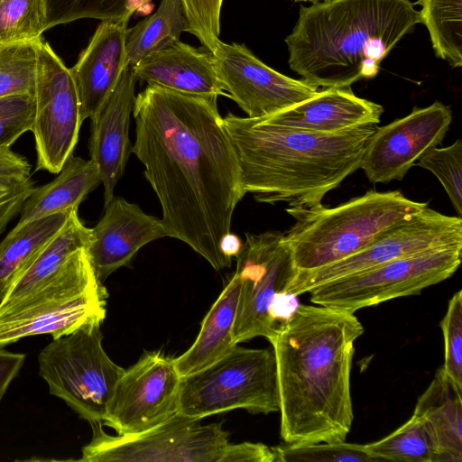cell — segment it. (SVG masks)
<instances>
[{
	"instance_id": "cell-18",
	"label": "cell",
	"mask_w": 462,
	"mask_h": 462,
	"mask_svg": "<svg viewBox=\"0 0 462 462\" xmlns=\"http://www.w3.org/2000/svg\"><path fill=\"white\" fill-rule=\"evenodd\" d=\"M137 79L128 65L119 82L98 113L91 119L88 142L90 160L99 170L104 187V207L114 198L132 152L129 141L130 115L133 112Z\"/></svg>"
},
{
	"instance_id": "cell-42",
	"label": "cell",
	"mask_w": 462,
	"mask_h": 462,
	"mask_svg": "<svg viewBox=\"0 0 462 462\" xmlns=\"http://www.w3.org/2000/svg\"><path fill=\"white\" fill-rule=\"evenodd\" d=\"M24 360V354L9 352L0 347V402Z\"/></svg>"
},
{
	"instance_id": "cell-11",
	"label": "cell",
	"mask_w": 462,
	"mask_h": 462,
	"mask_svg": "<svg viewBox=\"0 0 462 462\" xmlns=\"http://www.w3.org/2000/svg\"><path fill=\"white\" fill-rule=\"evenodd\" d=\"M462 244V219L428 206L377 235L366 246L340 261L296 273L286 289L299 296L323 283L435 248Z\"/></svg>"
},
{
	"instance_id": "cell-4",
	"label": "cell",
	"mask_w": 462,
	"mask_h": 462,
	"mask_svg": "<svg viewBox=\"0 0 462 462\" xmlns=\"http://www.w3.org/2000/svg\"><path fill=\"white\" fill-rule=\"evenodd\" d=\"M420 23L410 0H325L301 6L285 42L288 63L319 89L373 79L380 64Z\"/></svg>"
},
{
	"instance_id": "cell-28",
	"label": "cell",
	"mask_w": 462,
	"mask_h": 462,
	"mask_svg": "<svg viewBox=\"0 0 462 462\" xmlns=\"http://www.w3.org/2000/svg\"><path fill=\"white\" fill-rule=\"evenodd\" d=\"M153 0H43L46 30L79 19L127 22L133 15H148Z\"/></svg>"
},
{
	"instance_id": "cell-40",
	"label": "cell",
	"mask_w": 462,
	"mask_h": 462,
	"mask_svg": "<svg viewBox=\"0 0 462 462\" xmlns=\"http://www.w3.org/2000/svg\"><path fill=\"white\" fill-rule=\"evenodd\" d=\"M31 177V164L10 148L0 149V179L21 180Z\"/></svg>"
},
{
	"instance_id": "cell-34",
	"label": "cell",
	"mask_w": 462,
	"mask_h": 462,
	"mask_svg": "<svg viewBox=\"0 0 462 462\" xmlns=\"http://www.w3.org/2000/svg\"><path fill=\"white\" fill-rule=\"evenodd\" d=\"M433 173L442 184L459 217L462 215V141L447 147H433L415 162Z\"/></svg>"
},
{
	"instance_id": "cell-41",
	"label": "cell",
	"mask_w": 462,
	"mask_h": 462,
	"mask_svg": "<svg viewBox=\"0 0 462 462\" xmlns=\"http://www.w3.org/2000/svg\"><path fill=\"white\" fill-rule=\"evenodd\" d=\"M297 297L286 290L276 294L269 310V318L275 335L297 310L299 306Z\"/></svg>"
},
{
	"instance_id": "cell-37",
	"label": "cell",
	"mask_w": 462,
	"mask_h": 462,
	"mask_svg": "<svg viewBox=\"0 0 462 462\" xmlns=\"http://www.w3.org/2000/svg\"><path fill=\"white\" fill-rule=\"evenodd\" d=\"M224 0H180L187 19V32L211 52L218 42Z\"/></svg>"
},
{
	"instance_id": "cell-9",
	"label": "cell",
	"mask_w": 462,
	"mask_h": 462,
	"mask_svg": "<svg viewBox=\"0 0 462 462\" xmlns=\"http://www.w3.org/2000/svg\"><path fill=\"white\" fill-rule=\"evenodd\" d=\"M462 244L398 258L312 289L316 305L355 313L395 298L420 294L449 278L461 263Z\"/></svg>"
},
{
	"instance_id": "cell-22",
	"label": "cell",
	"mask_w": 462,
	"mask_h": 462,
	"mask_svg": "<svg viewBox=\"0 0 462 462\" xmlns=\"http://www.w3.org/2000/svg\"><path fill=\"white\" fill-rule=\"evenodd\" d=\"M413 415L429 429L439 462L462 461V390L439 367L420 396Z\"/></svg>"
},
{
	"instance_id": "cell-12",
	"label": "cell",
	"mask_w": 462,
	"mask_h": 462,
	"mask_svg": "<svg viewBox=\"0 0 462 462\" xmlns=\"http://www.w3.org/2000/svg\"><path fill=\"white\" fill-rule=\"evenodd\" d=\"M33 134L36 170L59 173L73 155L82 125L70 72L48 42H36Z\"/></svg>"
},
{
	"instance_id": "cell-16",
	"label": "cell",
	"mask_w": 462,
	"mask_h": 462,
	"mask_svg": "<svg viewBox=\"0 0 462 462\" xmlns=\"http://www.w3.org/2000/svg\"><path fill=\"white\" fill-rule=\"evenodd\" d=\"M451 121L450 107L441 102L414 107L408 116L376 128L360 168L373 183L402 180L425 152L442 143Z\"/></svg>"
},
{
	"instance_id": "cell-15",
	"label": "cell",
	"mask_w": 462,
	"mask_h": 462,
	"mask_svg": "<svg viewBox=\"0 0 462 462\" xmlns=\"http://www.w3.org/2000/svg\"><path fill=\"white\" fill-rule=\"evenodd\" d=\"M224 91L247 115H273L314 97L319 88L261 61L245 45L218 42L211 51Z\"/></svg>"
},
{
	"instance_id": "cell-24",
	"label": "cell",
	"mask_w": 462,
	"mask_h": 462,
	"mask_svg": "<svg viewBox=\"0 0 462 462\" xmlns=\"http://www.w3.org/2000/svg\"><path fill=\"white\" fill-rule=\"evenodd\" d=\"M101 183L97 165L71 156L51 182L37 187L24 201L16 226L53 214L78 209L87 195Z\"/></svg>"
},
{
	"instance_id": "cell-14",
	"label": "cell",
	"mask_w": 462,
	"mask_h": 462,
	"mask_svg": "<svg viewBox=\"0 0 462 462\" xmlns=\"http://www.w3.org/2000/svg\"><path fill=\"white\" fill-rule=\"evenodd\" d=\"M180 379L173 358L145 352L117 381L103 423L119 436L161 424L178 412Z\"/></svg>"
},
{
	"instance_id": "cell-30",
	"label": "cell",
	"mask_w": 462,
	"mask_h": 462,
	"mask_svg": "<svg viewBox=\"0 0 462 462\" xmlns=\"http://www.w3.org/2000/svg\"><path fill=\"white\" fill-rule=\"evenodd\" d=\"M365 447L383 461L439 462L434 439L425 423L415 415L385 438Z\"/></svg>"
},
{
	"instance_id": "cell-32",
	"label": "cell",
	"mask_w": 462,
	"mask_h": 462,
	"mask_svg": "<svg viewBox=\"0 0 462 462\" xmlns=\"http://www.w3.org/2000/svg\"><path fill=\"white\" fill-rule=\"evenodd\" d=\"M45 31L43 0H0V44L36 42Z\"/></svg>"
},
{
	"instance_id": "cell-29",
	"label": "cell",
	"mask_w": 462,
	"mask_h": 462,
	"mask_svg": "<svg viewBox=\"0 0 462 462\" xmlns=\"http://www.w3.org/2000/svg\"><path fill=\"white\" fill-rule=\"evenodd\" d=\"M420 23L429 31L437 57L462 66V0H418Z\"/></svg>"
},
{
	"instance_id": "cell-20",
	"label": "cell",
	"mask_w": 462,
	"mask_h": 462,
	"mask_svg": "<svg viewBox=\"0 0 462 462\" xmlns=\"http://www.w3.org/2000/svg\"><path fill=\"white\" fill-rule=\"evenodd\" d=\"M383 113L381 105L357 97L351 87H333L319 89L314 97L262 118L274 125L333 134L377 125Z\"/></svg>"
},
{
	"instance_id": "cell-33",
	"label": "cell",
	"mask_w": 462,
	"mask_h": 462,
	"mask_svg": "<svg viewBox=\"0 0 462 462\" xmlns=\"http://www.w3.org/2000/svg\"><path fill=\"white\" fill-rule=\"evenodd\" d=\"M275 462H378L365 445L344 441L273 447Z\"/></svg>"
},
{
	"instance_id": "cell-5",
	"label": "cell",
	"mask_w": 462,
	"mask_h": 462,
	"mask_svg": "<svg viewBox=\"0 0 462 462\" xmlns=\"http://www.w3.org/2000/svg\"><path fill=\"white\" fill-rule=\"evenodd\" d=\"M428 206L399 190H370L334 208H288L295 223L283 234L296 273L317 270L348 257L382 231Z\"/></svg>"
},
{
	"instance_id": "cell-27",
	"label": "cell",
	"mask_w": 462,
	"mask_h": 462,
	"mask_svg": "<svg viewBox=\"0 0 462 462\" xmlns=\"http://www.w3.org/2000/svg\"><path fill=\"white\" fill-rule=\"evenodd\" d=\"M188 23L180 0H162L152 15L127 28L125 48L128 64L135 66L148 55L180 40Z\"/></svg>"
},
{
	"instance_id": "cell-21",
	"label": "cell",
	"mask_w": 462,
	"mask_h": 462,
	"mask_svg": "<svg viewBox=\"0 0 462 462\" xmlns=\"http://www.w3.org/2000/svg\"><path fill=\"white\" fill-rule=\"evenodd\" d=\"M132 68L136 79L148 85L191 95L227 96L211 52L180 40L148 55Z\"/></svg>"
},
{
	"instance_id": "cell-39",
	"label": "cell",
	"mask_w": 462,
	"mask_h": 462,
	"mask_svg": "<svg viewBox=\"0 0 462 462\" xmlns=\"http://www.w3.org/2000/svg\"><path fill=\"white\" fill-rule=\"evenodd\" d=\"M275 462L273 448L263 443H228L220 462Z\"/></svg>"
},
{
	"instance_id": "cell-31",
	"label": "cell",
	"mask_w": 462,
	"mask_h": 462,
	"mask_svg": "<svg viewBox=\"0 0 462 462\" xmlns=\"http://www.w3.org/2000/svg\"><path fill=\"white\" fill-rule=\"evenodd\" d=\"M36 42L0 44V97L34 95Z\"/></svg>"
},
{
	"instance_id": "cell-35",
	"label": "cell",
	"mask_w": 462,
	"mask_h": 462,
	"mask_svg": "<svg viewBox=\"0 0 462 462\" xmlns=\"http://www.w3.org/2000/svg\"><path fill=\"white\" fill-rule=\"evenodd\" d=\"M444 337L445 360L442 368L447 376L462 390V291H457L448 302L440 322Z\"/></svg>"
},
{
	"instance_id": "cell-2",
	"label": "cell",
	"mask_w": 462,
	"mask_h": 462,
	"mask_svg": "<svg viewBox=\"0 0 462 462\" xmlns=\"http://www.w3.org/2000/svg\"><path fill=\"white\" fill-rule=\"evenodd\" d=\"M364 328L354 313L299 304L270 342L286 444L344 441L354 414L350 371Z\"/></svg>"
},
{
	"instance_id": "cell-13",
	"label": "cell",
	"mask_w": 462,
	"mask_h": 462,
	"mask_svg": "<svg viewBox=\"0 0 462 462\" xmlns=\"http://www.w3.org/2000/svg\"><path fill=\"white\" fill-rule=\"evenodd\" d=\"M236 259L235 273L240 282V292L233 329L235 343L255 337L271 342L275 333L269 318L270 307L276 294L288 288L296 273L283 234H246Z\"/></svg>"
},
{
	"instance_id": "cell-17",
	"label": "cell",
	"mask_w": 462,
	"mask_h": 462,
	"mask_svg": "<svg viewBox=\"0 0 462 462\" xmlns=\"http://www.w3.org/2000/svg\"><path fill=\"white\" fill-rule=\"evenodd\" d=\"M91 230L92 237L87 251L101 282L118 268L128 264L143 245L167 236L162 219L144 213L136 204L115 196Z\"/></svg>"
},
{
	"instance_id": "cell-26",
	"label": "cell",
	"mask_w": 462,
	"mask_h": 462,
	"mask_svg": "<svg viewBox=\"0 0 462 462\" xmlns=\"http://www.w3.org/2000/svg\"><path fill=\"white\" fill-rule=\"evenodd\" d=\"M73 210L15 226L0 242V302L39 253L63 228Z\"/></svg>"
},
{
	"instance_id": "cell-38",
	"label": "cell",
	"mask_w": 462,
	"mask_h": 462,
	"mask_svg": "<svg viewBox=\"0 0 462 462\" xmlns=\"http://www.w3.org/2000/svg\"><path fill=\"white\" fill-rule=\"evenodd\" d=\"M34 189L31 177L21 180L0 179V235L9 222L20 214L22 207Z\"/></svg>"
},
{
	"instance_id": "cell-3",
	"label": "cell",
	"mask_w": 462,
	"mask_h": 462,
	"mask_svg": "<svg viewBox=\"0 0 462 462\" xmlns=\"http://www.w3.org/2000/svg\"><path fill=\"white\" fill-rule=\"evenodd\" d=\"M224 128L235 148L245 193L261 203L313 207L360 168L377 125L324 134L228 113Z\"/></svg>"
},
{
	"instance_id": "cell-8",
	"label": "cell",
	"mask_w": 462,
	"mask_h": 462,
	"mask_svg": "<svg viewBox=\"0 0 462 462\" xmlns=\"http://www.w3.org/2000/svg\"><path fill=\"white\" fill-rule=\"evenodd\" d=\"M100 325L91 323L52 338L38 356L39 374L50 393L63 400L89 424L103 422L125 372L104 350Z\"/></svg>"
},
{
	"instance_id": "cell-44",
	"label": "cell",
	"mask_w": 462,
	"mask_h": 462,
	"mask_svg": "<svg viewBox=\"0 0 462 462\" xmlns=\"http://www.w3.org/2000/svg\"><path fill=\"white\" fill-rule=\"evenodd\" d=\"M293 1H296V2H311V3H318L321 0H293ZM322 1H325V0H322Z\"/></svg>"
},
{
	"instance_id": "cell-1",
	"label": "cell",
	"mask_w": 462,
	"mask_h": 462,
	"mask_svg": "<svg viewBox=\"0 0 462 462\" xmlns=\"http://www.w3.org/2000/svg\"><path fill=\"white\" fill-rule=\"evenodd\" d=\"M133 113L132 152L158 198L167 236L186 243L217 271L229 267L219 243L245 193L217 97L148 85Z\"/></svg>"
},
{
	"instance_id": "cell-23",
	"label": "cell",
	"mask_w": 462,
	"mask_h": 462,
	"mask_svg": "<svg viewBox=\"0 0 462 462\" xmlns=\"http://www.w3.org/2000/svg\"><path fill=\"white\" fill-rule=\"evenodd\" d=\"M239 292L240 282L234 273L206 314L194 343L180 356L173 358L181 377L211 365L237 345L233 329Z\"/></svg>"
},
{
	"instance_id": "cell-25",
	"label": "cell",
	"mask_w": 462,
	"mask_h": 462,
	"mask_svg": "<svg viewBox=\"0 0 462 462\" xmlns=\"http://www.w3.org/2000/svg\"><path fill=\"white\" fill-rule=\"evenodd\" d=\"M91 237V228L80 221L78 209H74L63 228L13 283L0 304L14 301L52 279L78 251L88 248Z\"/></svg>"
},
{
	"instance_id": "cell-43",
	"label": "cell",
	"mask_w": 462,
	"mask_h": 462,
	"mask_svg": "<svg viewBox=\"0 0 462 462\" xmlns=\"http://www.w3.org/2000/svg\"><path fill=\"white\" fill-rule=\"evenodd\" d=\"M240 238L231 232L226 234L220 240L219 248L222 254L229 261L236 257L242 248Z\"/></svg>"
},
{
	"instance_id": "cell-7",
	"label": "cell",
	"mask_w": 462,
	"mask_h": 462,
	"mask_svg": "<svg viewBox=\"0 0 462 462\" xmlns=\"http://www.w3.org/2000/svg\"><path fill=\"white\" fill-rule=\"evenodd\" d=\"M235 409L263 414L279 411L273 349L236 345L216 362L181 377L178 413L202 420Z\"/></svg>"
},
{
	"instance_id": "cell-10",
	"label": "cell",
	"mask_w": 462,
	"mask_h": 462,
	"mask_svg": "<svg viewBox=\"0 0 462 462\" xmlns=\"http://www.w3.org/2000/svg\"><path fill=\"white\" fill-rule=\"evenodd\" d=\"M175 413L161 424L130 436H111L103 422L90 423L92 438L79 459L85 462H220L228 445L221 423Z\"/></svg>"
},
{
	"instance_id": "cell-36",
	"label": "cell",
	"mask_w": 462,
	"mask_h": 462,
	"mask_svg": "<svg viewBox=\"0 0 462 462\" xmlns=\"http://www.w3.org/2000/svg\"><path fill=\"white\" fill-rule=\"evenodd\" d=\"M34 109V95L0 97V149L10 148L22 134L31 131Z\"/></svg>"
},
{
	"instance_id": "cell-6",
	"label": "cell",
	"mask_w": 462,
	"mask_h": 462,
	"mask_svg": "<svg viewBox=\"0 0 462 462\" xmlns=\"http://www.w3.org/2000/svg\"><path fill=\"white\" fill-rule=\"evenodd\" d=\"M107 292L87 248L78 251L52 279L32 292L0 304V347L35 335L58 338L106 318Z\"/></svg>"
},
{
	"instance_id": "cell-19",
	"label": "cell",
	"mask_w": 462,
	"mask_h": 462,
	"mask_svg": "<svg viewBox=\"0 0 462 462\" xmlns=\"http://www.w3.org/2000/svg\"><path fill=\"white\" fill-rule=\"evenodd\" d=\"M127 25V22H101L77 63L69 69L82 122L98 113L129 65L125 48Z\"/></svg>"
}]
</instances>
